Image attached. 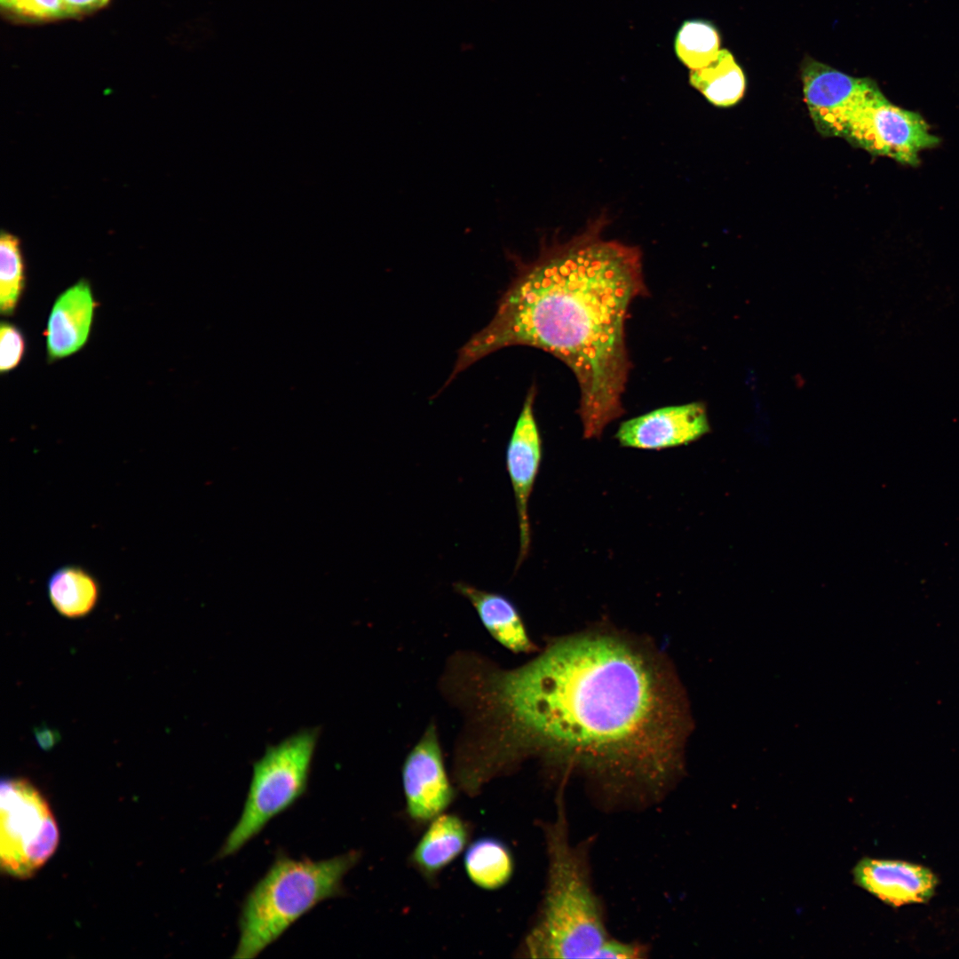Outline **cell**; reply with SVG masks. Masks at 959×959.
Returning <instances> with one entry per match:
<instances>
[{
    "mask_svg": "<svg viewBox=\"0 0 959 959\" xmlns=\"http://www.w3.org/2000/svg\"><path fill=\"white\" fill-rule=\"evenodd\" d=\"M472 764L491 779L528 756L576 769L613 797H661L681 767L683 711L660 659L631 639L588 632L503 670L472 655L456 686Z\"/></svg>",
    "mask_w": 959,
    "mask_h": 959,
    "instance_id": "obj_1",
    "label": "cell"
},
{
    "mask_svg": "<svg viewBox=\"0 0 959 959\" xmlns=\"http://www.w3.org/2000/svg\"><path fill=\"white\" fill-rule=\"evenodd\" d=\"M605 219L566 242L541 249L516 274L489 323L459 349L444 387L468 367L502 348L527 345L564 362L580 390L584 439H599L624 414L631 363L625 322L646 291L638 247L600 235Z\"/></svg>",
    "mask_w": 959,
    "mask_h": 959,
    "instance_id": "obj_2",
    "label": "cell"
},
{
    "mask_svg": "<svg viewBox=\"0 0 959 959\" xmlns=\"http://www.w3.org/2000/svg\"><path fill=\"white\" fill-rule=\"evenodd\" d=\"M556 816L545 827L547 889L525 952L533 958L591 959L608 935L590 884L586 853L569 838L562 795L558 796Z\"/></svg>",
    "mask_w": 959,
    "mask_h": 959,
    "instance_id": "obj_3",
    "label": "cell"
},
{
    "mask_svg": "<svg viewBox=\"0 0 959 959\" xmlns=\"http://www.w3.org/2000/svg\"><path fill=\"white\" fill-rule=\"evenodd\" d=\"M359 858L356 852L322 860L279 856L243 901L233 957L255 958L318 904L341 895Z\"/></svg>",
    "mask_w": 959,
    "mask_h": 959,
    "instance_id": "obj_4",
    "label": "cell"
},
{
    "mask_svg": "<svg viewBox=\"0 0 959 959\" xmlns=\"http://www.w3.org/2000/svg\"><path fill=\"white\" fill-rule=\"evenodd\" d=\"M319 732L306 729L268 747L253 765L242 812L218 853H236L305 792Z\"/></svg>",
    "mask_w": 959,
    "mask_h": 959,
    "instance_id": "obj_5",
    "label": "cell"
},
{
    "mask_svg": "<svg viewBox=\"0 0 959 959\" xmlns=\"http://www.w3.org/2000/svg\"><path fill=\"white\" fill-rule=\"evenodd\" d=\"M0 862L17 878H28L49 860L59 842L51 808L28 781L7 778L1 783Z\"/></svg>",
    "mask_w": 959,
    "mask_h": 959,
    "instance_id": "obj_6",
    "label": "cell"
},
{
    "mask_svg": "<svg viewBox=\"0 0 959 959\" xmlns=\"http://www.w3.org/2000/svg\"><path fill=\"white\" fill-rule=\"evenodd\" d=\"M835 137L909 165L918 162L923 149L939 143L919 114L891 103L876 84L845 113Z\"/></svg>",
    "mask_w": 959,
    "mask_h": 959,
    "instance_id": "obj_7",
    "label": "cell"
},
{
    "mask_svg": "<svg viewBox=\"0 0 959 959\" xmlns=\"http://www.w3.org/2000/svg\"><path fill=\"white\" fill-rule=\"evenodd\" d=\"M401 781L408 816L424 823L441 814L453 801L437 728L430 724L406 756Z\"/></svg>",
    "mask_w": 959,
    "mask_h": 959,
    "instance_id": "obj_8",
    "label": "cell"
},
{
    "mask_svg": "<svg viewBox=\"0 0 959 959\" xmlns=\"http://www.w3.org/2000/svg\"><path fill=\"white\" fill-rule=\"evenodd\" d=\"M536 390H528L506 449V468L512 486L519 530L515 568L527 559L531 543L528 503L543 456L542 439L534 413Z\"/></svg>",
    "mask_w": 959,
    "mask_h": 959,
    "instance_id": "obj_9",
    "label": "cell"
},
{
    "mask_svg": "<svg viewBox=\"0 0 959 959\" xmlns=\"http://www.w3.org/2000/svg\"><path fill=\"white\" fill-rule=\"evenodd\" d=\"M710 431L703 403L668 406L623 421L615 438L622 447L661 450L690 444Z\"/></svg>",
    "mask_w": 959,
    "mask_h": 959,
    "instance_id": "obj_10",
    "label": "cell"
},
{
    "mask_svg": "<svg viewBox=\"0 0 959 959\" xmlns=\"http://www.w3.org/2000/svg\"><path fill=\"white\" fill-rule=\"evenodd\" d=\"M852 876L858 886L892 907L927 902L938 884L928 868L898 860L861 859Z\"/></svg>",
    "mask_w": 959,
    "mask_h": 959,
    "instance_id": "obj_11",
    "label": "cell"
},
{
    "mask_svg": "<svg viewBox=\"0 0 959 959\" xmlns=\"http://www.w3.org/2000/svg\"><path fill=\"white\" fill-rule=\"evenodd\" d=\"M804 101L817 130L830 136L835 124L874 83L807 59L802 68Z\"/></svg>",
    "mask_w": 959,
    "mask_h": 959,
    "instance_id": "obj_12",
    "label": "cell"
},
{
    "mask_svg": "<svg viewBox=\"0 0 959 959\" xmlns=\"http://www.w3.org/2000/svg\"><path fill=\"white\" fill-rule=\"evenodd\" d=\"M95 308L91 285L85 280L77 281L57 297L45 331L46 351L51 361L70 356L84 346Z\"/></svg>",
    "mask_w": 959,
    "mask_h": 959,
    "instance_id": "obj_13",
    "label": "cell"
},
{
    "mask_svg": "<svg viewBox=\"0 0 959 959\" xmlns=\"http://www.w3.org/2000/svg\"><path fill=\"white\" fill-rule=\"evenodd\" d=\"M453 587L471 603L485 629L500 645L514 654L535 649L519 610L507 597L464 582H456Z\"/></svg>",
    "mask_w": 959,
    "mask_h": 959,
    "instance_id": "obj_14",
    "label": "cell"
},
{
    "mask_svg": "<svg viewBox=\"0 0 959 959\" xmlns=\"http://www.w3.org/2000/svg\"><path fill=\"white\" fill-rule=\"evenodd\" d=\"M468 840L465 823L455 814H440L431 820L411 854L413 865L432 877L449 865Z\"/></svg>",
    "mask_w": 959,
    "mask_h": 959,
    "instance_id": "obj_15",
    "label": "cell"
},
{
    "mask_svg": "<svg viewBox=\"0 0 959 959\" xmlns=\"http://www.w3.org/2000/svg\"><path fill=\"white\" fill-rule=\"evenodd\" d=\"M47 591L53 607L67 618H81L98 603L99 587L85 569L68 565L56 569L49 577Z\"/></svg>",
    "mask_w": 959,
    "mask_h": 959,
    "instance_id": "obj_16",
    "label": "cell"
},
{
    "mask_svg": "<svg viewBox=\"0 0 959 959\" xmlns=\"http://www.w3.org/2000/svg\"><path fill=\"white\" fill-rule=\"evenodd\" d=\"M469 879L484 890H496L511 878L514 860L509 847L500 839L484 836L473 841L464 857Z\"/></svg>",
    "mask_w": 959,
    "mask_h": 959,
    "instance_id": "obj_17",
    "label": "cell"
},
{
    "mask_svg": "<svg viewBox=\"0 0 959 959\" xmlns=\"http://www.w3.org/2000/svg\"><path fill=\"white\" fill-rule=\"evenodd\" d=\"M690 84L717 107L735 105L745 92V76L729 51L722 49L709 65L689 74Z\"/></svg>",
    "mask_w": 959,
    "mask_h": 959,
    "instance_id": "obj_18",
    "label": "cell"
},
{
    "mask_svg": "<svg viewBox=\"0 0 959 959\" xmlns=\"http://www.w3.org/2000/svg\"><path fill=\"white\" fill-rule=\"evenodd\" d=\"M719 46L720 38L716 28L700 20L685 21L675 39L676 54L690 70L711 63L720 51Z\"/></svg>",
    "mask_w": 959,
    "mask_h": 959,
    "instance_id": "obj_19",
    "label": "cell"
},
{
    "mask_svg": "<svg viewBox=\"0 0 959 959\" xmlns=\"http://www.w3.org/2000/svg\"><path fill=\"white\" fill-rule=\"evenodd\" d=\"M25 286V265L20 241L15 234L2 230L0 234V311L12 315Z\"/></svg>",
    "mask_w": 959,
    "mask_h": 959,
    "instance_id": "obj_20",
    "label": "cell"
},
{
    "mask_svg": "<svg viewBox=\"0 0 959 959\" xmlns=\"http://www.w3.org/2000/svg\"><path fill=\"white\" fill-rule=\"evenodd\" d=\"M3 8L21 18L49 20L66 17L62 0H3Z\"/></svg>",
    "mask_w": 959,
    "mask_h": 959,
    "instance_id": "obj_21",
    "label": "cell"
},
{
    "mask_svg": "<svg viewBox=\"0 0 959 959\" xmlns=\"http://www.w3.org/2000/svg\"><path fill=\"white\" fill-rule=\"evenodd\" d=\"M25 340L21 331L13 324L3 321L0 329V371L7 373L22 360Z\"/></svg>",
    "mask_w": 959,
    "mask_h": 959,
    "instance_id": "obj_22",
    "label": "cell"
},
{
    "mask_svg": "<svg viewBox=\"0 0 959 959\" xmlns=\"http://www.w3.org/2000/svg\"><path fill=\"white\" fill-rule=\"evenodd\" d=\"M645 953L646 950L642 946L625 943L608 938V939L592 955L591 959H638L644 957Z\"/></svg>",
    "mask_w": 959,
    "mask_h": 959,
    "instance_id": "obj_23",
    "label": "cell"
},
{
    "mask_svg": "<svg viewBox=\"0 0 959 959\" xmlns=\"http://www.w3.org/2000/svg\"><path fill=\"white\" fill-rule=\"evenodd\" d=\"M108 0H62L67 16L84 14L104 6Z\"/></svg>",
    "mask_w": 959,
    "mask_h": 959,
    "instance_id": "obj_24",
    "label": "cell"
},
{
    "mask_svg": "<svg viewBox=\"0 0 959 959\" xmlns=\"http://www.w3.org/2000/svg\"><path fill=\"white\" fill-rule=\"evenodd\" d=\"M37 739L43 747H50L55 742L56 737L49 730H42L37 732Z\"/></svg>",
    "mask_w": 959,
    "mask_h": 959,
    "instance_id": "obj_25",
    "label": "cell"
},
{
    "mask_svg": "<svg viewBox=\"0 0 959 959\" xmlns=\"http://www.w3.org/2000/svg\"><path fill=\"white\" fill-rule=\"evenodd\" d=\"M0 1H3V0H0Z\"/></svg>",
    "mask_w": 959,
    "mask_h": 959,
    "instance_id": "obj_26",
    "label": "cell"
}]
</instances>
